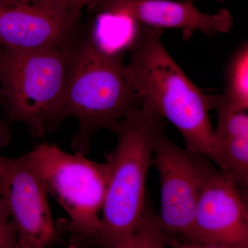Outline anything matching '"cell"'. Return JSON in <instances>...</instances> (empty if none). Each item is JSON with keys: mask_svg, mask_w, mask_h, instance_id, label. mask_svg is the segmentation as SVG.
Returning <instances> with one entry per match:
<instances>
[{"mask_svg": "<svg viewBox=\"0 0 248 248\" xmlns=\"http://www.w3.org/2000/svg\"><path fill=\"white\" fill-rule=\"evenodd\" d=\"M162 30L139 24L125 42V77L141 107L172 123L186 148L210 156L214 130L209 117L213 94L186 76L161 42Z\"/></svg>", "mask_w": 248, "mask_h": 248, "instance_id": "6da1fadb", "label": "cell"}, {"mask_svg": "<svg viewBox=\"0 0 248 248\" xmlns=\"http://www.w3.org/2000/svg\"><path fill=\"white\" fill-rule=\"evenodd\" d=\"M165 128L162 117L141 106L114 127L117 143L107 156L108 182L100 228L88 237L71 238L69 248H113L133 234L146 209L147 177Z\"/></svg>", "mask_w": 248, "mask_h": 248, "instance_id": "7a4b0ae2", "label": "cell"}, {"mask_svg": "<svg viewBox=\"0 0 248 248\" xmlns=\"http://www.w3.org/2000/svg\"><path fill=\"white\" fill-rule=\"evenodd\" d=\"M125 46L108 49L95 27L82 29L65 97L63 118L74 117L78 130L72 146L86 155L94 134L112 130L129 112L141 106L125 72Z\"/></svg>", "mask_w": 248, "mask_h": 248, "instance_id": "3957f363", "label": "cell"}, {"mask_svg": "<svg viewBox=\"0 0 248 248\" xmlns=\"http://www.w3.org/2000/svg\"><path fill=\"white\" fill-rule=\"evenodd\" d=\"M76 44L31 50L0 48L1 104L7 123L24 124L32 136L43 139L63 120Z\"/></svg>", "mask_w": 248, "mask_h": 248, "instance_id": "277c9868", "label": "cell"}, {"mask_svg": "<svg viewBox=\"0 0 248 248\" xmlns=\"http://www.w3.org/2000/svg\"><path fill=\"white\" fill-rule=\"evenodd\" d=\"M28 157L47 194L68 215L56 226L69 238L88 237L101 226V214L108 182L107 163L91 161L84 155L71 154L57 144L36 145Z\"/></svg>", "mask_w": 248, "mask_h": 248, "instance_id": "5b68a950", "label": "cell"}, {"mask_svg": "<svg viewBox=\"0 0 248 248\" xmlns=\"http://www.w3.org/2000/svg\"><path fill=\"white\" fill-rule=\"evenodd\" d=\"M210 162L204 155L177 146L165 133L158 139L153 159L161 180V207L157 216L171 238L175 235L186 241L190 234Z\"/></svg>", "mask_w": 248, "mask_h": 248, "instance_id": "8992f818", "label": "cell"}, {"mask_svg": "<svg viewBox=\"0 0 248 248\" xmlns=\"http://www.w3.org/2000/svg\"><path fill=\"white\" fill-rule=\"evenodd\" d=\"M81 12L62 0H0V48L15 50L76 45Z\"/></svg>", "mask_w": 248, "mask_h": 248, "instance_id": "52a82bcc", "label": "cell"}, {"mask_svg": "<svg viewBox=\"0 0 248 248\" xmlns=\"http://www.w3.org/2000/svg\"><path fill=\"white\" fill-rule=\"evenodd\" d=\"M246 198L211 161L186 241L248 248Z\"/></svg>", "mask_w": 248, "mask_h": 248, "instance_id": "ba28073f", "label": "cell"}, {"mask_svg": "<svg viewBox=\"0 0 248 248\" xmlns=\"http://www.w3.org/2000/svg\"><path fill=\"white\" fill-rule=\"evenodd\" d=\"M7 201L19 248H47L59 239L47 192L27 154L10 159Z\"/></svg>", "mask_w": 248, "mask_h": 248, "instance_id": "9c48e42d", "label": "cell"}, {"mask_svg": "<svg viewBox=\"0 0 248 248\" xmlns=\"http://www.w3.org/2000/svg\"><path fill=\"white\" fill-rule=\"evenodd\" d=\"M99 14L125 18L142 25L183 31L184 40H188L199 31L205 35L228 33L234 24L228 9L213 14H205L190 1L171 0H103L93 5Z\"/></svg>", "mask_w": 248, "mask_h": 248, "instance_id": "30bf717a", "label": "cell"}, {"mask_svg": "<svg viewBox=\"0 0 248 248\" xmlns=\"http://www.w3.org/2000/svg\"><path fill=\"white\" fill-rule=\"evenodd\" d=\"M213 109L218 124L214 130L213 146L208 159L245 196L248 189V116L213 94Z\"/></svg>", "mask_w": 248, "mask_h": 248, "instance_id": "8fae6325", "label": "cell"}, {"mask_svg": "<svg viewBox=\"0 0 248 248\" xmlns=\"http://www.w3.org/2000/svg\"><path fill=\"white\" fill-rule=\"evenodd\" d=\"M225 100L239 110L248 109V45L244 42L231 55L225 72Z\"/></svg>", "mask_w": 248, "mask_h": 248, "instance_id": "7c38bea8", "label": "cell"}, {"mask_svg": "<svg viewBox=\"0 0 248 248\" xmlns=\"http://www.w3.org/2000/svg\"><path fill=\"white\" fill-rule=\"evenodd\" d=\"M172 239L160 223L151 204L147 203L141 221L133 234L111 248H166Z\"/></svg>", "mask_w": 248, "mask_h": 248, "instance_id": "4fadbf2b", "label": "cell"}, {"mask_svg": "<svg viewBox=\"0 0 248 248\" xmlns=\"http://www.w3.org/2000/svg\"><path fill=\"white\" fill-rule=\"evenodd\" d=\"M0 248H19L7 201L0 197Z\"/></svg>", "mask_w": 248, "mask_h": 248, "instance_id": "5bb4252c", "label": "cell"}, {"mask_svg": "<svg viewBox=\"0 0 248 248\" xmlns=\"http://www.w3.org/2000/svg\"><path fill=\"white\" fill-rule=\"evenodd\" d=\"M10 175V159L0 156V197L7 190Z\"/></svg>", "mask_w": 248, "mask_h": 248, "instance_id": "9a60e30c", "label": "cell"}, {"mask_svg": "<svg viewBox=\"0 0 248 248\" xmlns=\"http://www.w3.org/2000/svg\"><path fill=\"white\" fill-rule=\"evenodd\" d=\"M172 248H236L229 246H220V245L201 244L188 241H179L172 239L170 241Z\"/></svg>", "mask_w": 248, "mask_h": 248, "instance_id": "2e32d148", "label": "cell"}, {"mask_svg": "<svg viewBox=\"0 0 248 248\" xmlns=\"http://www.w3.org/2000/svg\"><path fill=\"white\" fill-rule=\"evenodd\" d=\"M1 92H0V104H1ZM11 140V134L9 125L6 121L0 117V147L7 146Z\"/></svg>", "mask_w": 248, "mask_h": 248, "instance_id": "e0dca14e", "label": "cell"}, {"mask_svg": "<svg viewBox=\"0 0 248 248\" xmlns=\"http://www.w3.org/2000/svg\"><path fill=\"white\" fill-rule=\"evenodd\" d=\"M71 9L81 12L85 7L91 6L103 0H62Z\"/></svg>", "mask_w": 248, "mask_h": 248, "instance_id": "ac0fdd59", "label": "cell"}, {"mask_svg": "<svg viewBox=\"0 0 248 248\" xmlns=\"http://www.w3.org/2000/svg\"><path fill=\"white\" fill-rule=\"evenodd\" d=\"M217 1H225V0H217Z\"/></svg>", "mask_w": 248, "mask_h": 248, "instance_id": "d6986e66", "label": "cell"}, {"mask_svg": "<svg viewBox=\"0 0 248 248\" xmlns=\"http://www.w3.org/2000/svg\"><path fill=\"white\" fill-rule=\"evenodd\" d=\"M189 1H190V0H189Z\"/></svg>", "mask_w": 248, "mask_h": 248, "instance_id": "ffe728a7", "label": "cell"}]
</instances>
